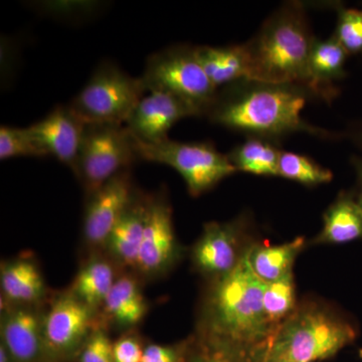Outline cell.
Segmentation results:
<instances>
[{"label": "cell", "instance_id": "1", "mask_svg": "<svg viewBox=\"0 0 362 362\" xmlns=\"http://www.w3.org/2000/svg\"><path fill=\"white\" fill-rule=\"evenodd\" d=\"M312 97L313 93L302 85L242 80L218 89L204 117L247 137L271 142L295 132L328 137L330 133L302 118Z\"/></svg>", "mask_w": 362, "mask_h": 362}, {"label": "cell", "instance_id": "2", "mask_svg": "<svg viewBox=\"0 0 362 362\" xmlns=\"http://www.w3.org/2000/svg\"><path fill=\"white\" fill-rule=\"evenodd\" d=\"M315 40L303 2H285L244 44L249 80L307 87L309 58Z\"/></svg>", "mask_w": 362, "mask_h": 362}, {"label": "cell", "instance_id": "3", "mask_svg": "<svg viewBox=\"0 0 362 362\" xmlns=\"http://www.w3.org/2000/svg\"><path fill=\"white\" fill-rule=\"evenodd\" d=\"M267 283L252 270L250 250L230 273L221 277L211 300V320L216 334L232 342L268 343L275 329L264 310Z\"/></svg>", "mask_w": 362, "mask_h": 362}, {"label": "cell", "instance_id": "4", "mask_svg": "<svg viewBox=\"0 0 362 362\" xmlns=\"http://www.w3.org/2000/svg\"><path fill=\"white\" fill-rule=\"evenodd\" d=\"M349 321L319 307L294 311L268 341V362H314L335 356L354 341Z\"/></svg>", "mask_w": 362, "mask_h": 362}, {"label": "cell", "instance_id": "5", "mask_svg": "<svg viewBox=\"0 0 362 362\" xmlns=\"http://www.w3.org/2000/svg\"><path fill=\"white\" fill-rule=\"evenodd\" d=\"M145 93L141 78L105 61L69 105L85 124L126 125Z\"/></svg>", "mask_w": 362, "mask_h": 362}, {"label": "cell", "instance_id": "6", "mask_svg": "<svg viewBox=\"0 0 362 362\" xmlns=\"http://www.w3.org/2000/svg\"><path fill=\"white\" fill-rule=\"evenodd\" d=\"M146 92L169 93L194 107L201 117L218 89L211 84L195 54V47L175 45L149 57L142 77Z\"/></svg>", "mask_w": 362, "mask_h": 362}, {"label": "cell", "instance_id": "7", "mask_svg": "<svg viewBox=\"0 0 362 362\" xmlns=\"http://www.w3.org/2000/svg\"><path fill=\"white\" fill-rule=\"evenodd\" d=\"M133 140L138 159L175 169L192 197H199L238 173L228 156L218 151L211 142H180L169 138L156 143Z\"/></svg>", "mask_w": 362, "mask_h": 362}, {"label": "cell", "instance_id": "8", "mask_svg": "<svg viewBox=\"0 0 362 362\" xmlns=\"http://www.w3.org/2000/svg\"><path fill=\"white\" fill-rule=\"evenodd\" d=\"M136 159L134 140L125 125L86 124L73 171L90 195L114 176L129 170Z\"/></svg>", "mask_w": 362, "mask_h": 362}, {"label": "cell", "instance_id": "9", "mask_svg": "<svg viewBox=\"0 0 362 362\" xmlns=\"http://www.w3.org/2000/svg\"><path fill=\"white\" fill-rule=\"evenodd\" d=\"M130 170L122 171L88 195L84 216L86 240L92 246H105L112 230L134 197Z\"/></svg>", "mask_w": 362, "mask_h": 362}, {"label": "cell", "instance_id": "10", "mask_svg": "<svg viewBox=\"0 0 362 362\" xmlns=\"http://www.w3.org/2000/svg\"><path fill=\"white\" fill-rule=\"evenodd\" d=\"M140 100L126 123V128L138 141L156 143L168 139V131L178 121L201 117L199 111L169 93L154 90Z\"/></svg>", "mask_w": 362, "mask_h": 362}, {"label": "cell", "instance_id": "11", "mask_svg": "<svg viewBox=\"0 0 362 362\" xmlns=\"http://www.w3.org/2000/svg\"><path fill=\"white\" fill-rule=\"evenodd\" d=\"M30 134L44 150L73 170L84 137L86 124L70 105H59L45 118L28 126Z\"/></svg>", "mask_w": 362, "mask_h": 362}, {"label": "cell", "instance_id": "12", "mask_svg": "<svg viewBox=\"0 0 362 362\" xmlns=\"http://www.w3.org/2000/svg\"><path fill=\"white\" fill-rule=\"evenodd\" d=\"M171 209L164 199L150 197L146 223L137 266L145 275L165 271L176 254V239Z\"/></svg>", "mask_w": 362, "mask_h": 362}, {"label": "cell", "instance_id": "13", "mask_svg": "<svg viewBox=\"0 0 362 362\" xmlns=\"http://www.w3.org/2000/svg\"><path fill=\"white\" fill-rule=\"evenodd\" d=\"M92 311L73 293L57 299L42 319L45 349L56 354L77 349L89 333Z\"/></svg>", "mask_w": 362, "mask_h": 362}, {"label": "cell", "instance_id": "14", "mask_svg": "<svg viewBox=\"0 0 362 362\" xmlns=\"http://www.w3.org/2000/svg\"><path fill=\"white\" fill-rule=\"evenodd\" d=\"M237 233L233 223H207L194 251L199 270L220 277L233 271L242 258L237 251Z\"/></svg>", "mask_w": 362, "mask_h": 362}, {"label": "cell", "instance_id": "15", "mask_svg": "<svg viewBox=\"0 0 362 362\" xmlns=\"http://www.w3.org/2000/svg\"><path fill=\"white\" fill-rule=\"evenodd\" d=\"M349 54L334 35L328 40L316 39L308 63L307 87L314 96L332 101L339 90L335 83L346 76L345 64Z\"/></svg>", "mask_w": 362, "mask_h": 362}, {"label": "cell", "instance_id": "16", "mask_svg": "<svg viewBox=\"0 0 362 362\" xmlns=\"http://www.w3.org/2000/svg\"><path fill=\"white\" fill-rule=\"evenodd\" d=\"M2 344L16 362H37L45 349L42 320L35 311L7 312L1 324Z\"/></svg>", "mask_w": 362, "mask_h": 362}, {"label": "cell", "instance_id": "17", "mask_svg": "<svg viewBox=\"0 0 362 362\" xmlns=\"http://www.w3.org/2000/svg\"><path fill=\"white\" fill-rule=\"evenodd\" d=\"M150 197L134 194L105 246L122 265L136 268L146 223Z\"/></svg>", "mask_w": 362, "mask_h": 362}, {"label": "cell", "instance_id": "18", "mask_svg": "<svg viewBox=\"0 0 362 362\" xmlns=\"http://www.w3.org/2000/svg\"><path fill=\"white\" fill-rule=\"evenodd\" d=\"M195 54L207 78L218 90L250 78L249 59L244 44L197 45Z\"/></svg>", "mask_w": 362, "mask_h": 362}, {"label": "cell", "instance_id": "19", "mask_svg": "<svg viewBox=\"0 0 362 362\" xmlns=\"http://www.w3.org/2000/svg\"><path fill=\"white\" fill-rule=\"evenodd\" d=\"M362 239V207L356 195L343 192L324 214L318 243L344 244Z\"/></svg>", "mask_w": 362, "mask_h": 362}, {"label": "cell", "instance_id": "20", "mask_svg": "<svg viewBox=\"0 0 362 362\" xmlns=\"http://www.w3.org/2000/svg\"><path fill=\"white\" fill-rule=\"evenodd\" d=\"M1 289L9 301L33 303L44 296V278L33 262L14 259L2 268Z\"/></svg>", "mask_w": 362, "mask_h": 362}, {"label": "cell", "instance_id": "21", "mask_svg": "<svg viewBox=\"0 0 362 362\" xmlns=\"http://www.w3.org/2000/svg\"><path fill=\"white\" fill-rule=\"evenodd\" d=\"M103 306L106 313L124 327L139 323L147 312L146 302L139 286L128 276L117 279Z\"/></svg>", "mask_w": 362, "mask_h": 362}, {"label": "cell", "instance_id": "22", "mask_svg": "<svg viewBox=\"0 0 362 362\" xmlns=\"http://www.w3.org/2000/svg\"><path fill=\"white\" fill-rule=\"evenodd\" d=\"M304 238L280 246H263L250 249V262L255 274L266 283L276 282L292 273L297 255L303 249Z\"/></svg>", "mask_w": 362, "mask_h": 362}, {"label": "cell", "instance_id": "23", "mask_svg": "<svg viewBox=\"0 0 362 362\" xmlns=\"http://www.w3.org/2000/svg\"><path fill=\"white\" fill-rule=\"evenodd\" d=\"M282 150L273 142L247 138L235 147L228 157L237 171L261 176H279V161Z\"/></svg>", "mask_w": 362, "mask_h": 362}, {"label": "cell", "instance_id": "24", "mask_svg": "<svg viewBox=\"0 0 362 362\" xmlns=\"http://www.w3.org/2000/svg\"><path fill=\"white\" fill-rule=\"evenodd\" d=\"M115 282L113 268L108 262L92 259L78 274L73 294L94 310L101 305L103 306Z\"/></svg>", "mask_w": 362, "mask_h": 362}, {"label": "cell", "instance_id": "25", "mask_svg": "<svg viewBox=\"0 0 362 362\" xmlns=\"http://www.w3.org/2000/svg\"><path fill=\"white\" fill-rule=\"evenodd\" d=\"M279 176L309 187L330 182L333 177L329 169L323 168L310 157L286 151L281 153Z\"/></svg>", "mask_w": 362, "mask_h": 362}, {"label": "cell", "instance_id": "26", "mask_svg": "<svg viewBox=\"0 0 362 362\" xmlns=\"http://www.w3.org/2000/svg\"><path fill=\"white\" fill-rule=\"evenodd\" d=\"M263 304L267 319L276 331L294 312L295 286L292 273L276 282L267 283Z\"/></svg>", "mask_w": 362, "mask_h": 362}, {"label": "cell", "instance_id": "27", "mask_svg": "<svg viewBox=\"0 0 362 362\" xmlns=\"http://www.w3.org/2000/svg\"><path fill=\"white\" fill-rule=\"evenodd\" d=\"M16 157H47L40 148L28 128H0V159L2 161Z\"/></svg>", "mask_w": 362, "mask_h": 362}, {"label": "cell", "instance_id": "28", "mask_svg": "<svg viewBox=\"0 0 362 362\" xmlns=\"http://www.w3.org/2000/svg\"><path fill=\"white\" fill-rule=\"evenodd\" d=\"M337 23L334 37L349 54L362 56V7L347 8L335 4Z\"/></svg>", "mask_w": 362, "mask_h": 362}, {"label": "cell", "instance_id": "29", "mask_svg": "<svg viewBox=\"0 0 362 362\" xmlns=\"http://www.w3.org/2000/svg\"><path fill=\"white\" fill-rule=\"evenodd\" d=\"M81 362H114L113 343L102 330L95 331L88 338Z\"/></svg>", "mask_w": 362, "mask_h": 362}, {"label": "cell", "instance_id": "30", "mask_svg": "<svg viewBox=\"0 0 362 362\" xmlns=\"http://www.w3.org/2000/svg\"><path fill=\"white\" fill-rule=\"evenodd\" d=\"M144 349L133 337H124L113 343L114 362H142Z\"/></svg>", "mask_w": 362, "mask_h": 362}, {"label": "cell", "instance_id": "31", "mask_svg": "<svg viewBox=\"0 0 362 362\" xmlns=\"http://www.w3.org/2000/svg\"><path fill=\"white\" fill-rule=\"evenodd\" d=\"M180 356L173 347L151 344L144 349L142 362H178Z\"/></svg>", "mask_w": 362, "mask_h": 362}, {"label": "cell", "instance_id": "32", "mask_svg": "<svg viewBox=\"0 0 362 362\" xmlns=\"http://www.w3.org/2000/svg\"><path fill=\"white\" fill-rule=\"evenodd\" d=\"M352 165L356 169L357 176V189L356 199L362 207V156H354L351 158Z\"/></svg>", "mask_w": 362, "mask_h": 362}, {"label": "cell", "instance_id": "33", "mask_svg": "<svg viewBox=\"0 0 362 362\" xmlns=\"http://www.w3.org/2000/svg\"><path fill=\"white\" fill-rule=\"evenodd\" d=\"M347 136L362 150V123L351 126L347 131Z\"/></svg>", "mask_w": 362, "mask_h": 362}, {"label": "cell", "instance_id": "34", "mask_svg": "<svg viewBox=\"0 0 362 362\" xmlns=\"http://www.w3.org/2000/svg\"><path fill=\"white\" fill-rule=\"evenodd\" d=\"M16 362L9 354L8 350L4 346V344L0 345V362Z\"/></svg>", "mask_w": 362, "mask_h": 362}, {"label": "cell", "instance_id": "35", "mask_svg": "<svg viewBox=\"0 0 362 362\" xmlns=\"http://www.w3.org/2000/svg\"><path fill=\"white\" fill-rule=\"evenodd\" d=\"M204 362H223L221 361H218V359H209V361H204Z\"/></svg>", "mask_w": 362, "mask_h": 362}, {"label": "cell", "instance_id": "36", "mask_svg": "<svg viewBox=\"0 0 362 362\" xmlns=\"http://www.w3.org/2000/svg\"><path fill=\"white\" fill-rule=\"evenodd\" d=\"M359 356H361V358L362 359V349L359 350Z\"/></svg>", "mask_w": 362, "mask_h": 362}]
</instances>
